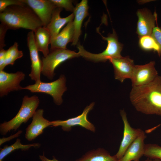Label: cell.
I'll use <instances>...</instances> for the list:
<instances>
[{"mask_svg":"<svg viewBox=\"0 0 161 161\" xmlns=\"http://www.w3.org/2000/svg\"><path fill=\"white\" fill-rule=\"evenodd\" d=\"M130 98L138 111L161 116V77L158 75L146 85L133 87Z\"/></svg>","mask_w":161,"mask_h":161,"instance_id":"obj_1","label":"cell"},{"mask_svg":"<svg viewBox=\"0 0 161 161\" xmlns=\"http://www.w3.org/2000/svg\"><path fill=\"white\" fill-rule=\"evenodd\" d=\"M1 23L8 29L22 28L34 31L43 26V23L32 9L27 4L12 5L0 13Z\"/></svg>","mask_w":161,"mask_h":161,"instance_id":"obj_2","label":"cell"},{"mask_svg":"<svg viewBox=\"0 0 161 161\" xmlns=\"http://www.w3.org/2000/svg\"><path fill=\"white\" fill-rule=\"evenodd\" d=\"M39 103L40 100L37 96L30 97L25 96L23 98L21 107L15 117L8 121L1 124V134L4 135L11 130L15 131L22 123L27 122L33 117Z\"/></svg>","mask_w":161,"mask_h":161,"instance_id":"obj_3","label":"cell"},{"mask_svg":"<svg viewBox=\"0 0 161 161\" xmlns=\"http://www.w3.org/2000/svg\"><path fill=\"white\" fill-rule=\"evenodd\" d=\"M100 34L103 39L107 41V46L105 50L98 54L91 53L86 50L79 43L77 44V48L80 56L94 62H105L112 59L122 57L120 54L123 45L118 41L115 30H113V33L109 34L107 37H104Z\"/></svg>","mask_w":161,"mask_h":161,"instance_id":"obj_4","label":"cell"},{"mask_svg":"<svg viewBox=\"0 0 161 161\" xmlns=\"http://www.w3.org/2000/svg\"><path fill=\"white\" fill-rule=\"evenodd\" d=\"M79 56L78 52L67 49L50 51L47 56L42 58L41 73L48 79H52L55 75V70L58 66L68 60Z\"/></svg>","mask_w":161,"mask_h":161,"instance_id":"obj_5","label":"cell"},{"mask_svg":"<svg viewBox=\"0 0 161 161\" xmlns=\"http://www.w3.org/2000/svg\"><path fill=\"white\" fill-rule=\"evenodd\" d=\"M65 76L61 75L57 80L50 82H43L29 85L22 88V89L29 90L32 93H43L48 94L52 96L54 102L58 105H61L62 102V96L66 90Z\"/></svg>","mask_w":161,"mask_h":161,"instance_id":"obj_6","label":"cell"},{"mask_svg":"<svg viewBox=\"0 0 161 161\" xmlns=\"http://www.w3.org/2000/svg\"><path fill=\"white\" fill-rule=\"evenodd\" d=\"M93 102L87 106L80 115L75 117L69 118L65 120H56L52 121L51 127L61 126L64 131H69L72 127L79 126L93 132H95L96 128L94 125L88 120L87 115L94 106Z\"/></svg>","mask_w":161,"mask_h":161,"instance_id":"obj_7","label":"cell"},{"mask_svg":"<svg viewBox=\"0 0 161 161\" xmlns=\"http://www.w3.org/2000/svg\"><path fill=\"white\" fill-rule=\"evenodd\" d=\"M155 64L154 61H151L145 65H134L131 78L133 87L146 85L156 78L158 75Z\"/></svg>","mask_w":161,"mask_h":161,"instance_id":"obj_8","label":"cell"},{"mask_svg":"<svg viewBox=\"0 0 161 161\" xmlns=\"http://www.w3.org/2000/svg\"><path fill=\"white\" fill-rule=\"evenodd\" d=\"M120 113L124 127L123 138L118 151L115 155L118 160L123 157L129 146L143 131L140 129L134 128L130 126L124 109L121 110Z\"/></svg>","mask_w":161,"mask_h":161,"instance_id":"obj_9","label":"cell"},{"mask_svg":"<svg viewBox=\"0 0 161 161\" xmlns=\"http://www.w3.org/2000/svg\"><path fill=\"white\" fill-rule=\"evenodd\" d=\"M25 74L22 72L9 73L0 71V96L7 95L10 92L22 90L20 82L24 80Z\"/></svg>","mask_w":161,"mask_h":161,"instance_id":"obj_10","label":"cell"},{"mask_svg":"<svg viewBox=\"0 0 161 161\" xmlns=\"http://www.w3.org/2000/svg\"><path fill=\"white\" fill-rule=\"evenodd\" d=\"M30 7L46 27L49 23L54 10L57 7L51 0H21Z\"/></svg>","mask_w":161,"mask_h":161,"instance_id":"obj_11","label":"cell"},{"mask_svg":"<svg viewBox=\"0 0 161 161\" xmlns=\"http://www.w3.org/2000/svg\"><path fill=\"white\" fill-rule=\"evenodd\" d=\"M27 40L31 62V71L29 76L32 80L35 81V83H38L41 81L40 76L42 64L35 44L33 31H31L28 33Z\"/></svg>","mask_w":161,"mask_h":161,"instance_id":"obj_12","label":"cell"},{"mask_svg":"<svg viewBox=\"0 0 161 161\" xmlns=\"http://www.w3.org/2000/svg\"><path fill=\"white\" fill-rule=\"evenodd\" d=\"M44 112L42 109L37 110L32 117L31 123L26 129L25 137L28 141L34 140L42 134L46 128L50 126H51L52 121L43 117Z\"/></svg>","mask_w":161,"mask_h":161,"instance_id":"obj_13","label":"cell"},{"mask_svg":"<svg viewBox=\"0 0 161 161\" xmlns=\"http://www.w3.org/2000/svg\"><path fill=\"white\" fill-rule=\"evenodd\" d=\"M109 61L113 66L116 79L122 83L126 79H131L135 65L133 60L128 56H122Z\"/></svg>","mask_w":161,"mask_h":161,"instance_id":"obj_14","label":"cell"},{"mask_svg":"<svg viewBox=\"0 0 161 161\" xmlns=\"http://www.w3.org/2000/svg\"><path fill=\"white\" fill-rule=\"evenodd\" d=\"M137 14L138 17L137 33L140 37L151 35L153 28L155 27L157 16L153 14L145 9L139 10Z\"/></svg>","mask_w":161,"mask_h":161,"instance_id":"obj_15","label":"cell"},{"mask_svg":"<svg viewBox=\"0 0 161 161\" xmlns=\"http://www.w3.org/2000/svg\"><path fill=\"white\" fill-rule=\"evenodd\" d=\"M89 6L88 1L82 0L77 4L73 12L74 17L73 21L74 35L72 45H77L81 33V28L84 19L88 16Z\"/></svg>","mask_w":161,"mask_h":161,"instance_id":"obj_16","label":"cell"},{"mask_svg":"<svg viewBox=\"0 0 161 161\" xmlns=\"http://www.w3.org/2000/svg\"><path fill=\"white\" fill-rule=\"evenodd\" d=\"M146 137L143 131L129 146L123 157L119 161H137L144 155V140Z\"/></svg>","mask_w":161,"mask_h":161,"instance_id":"obj_17","label":"cell"},{"mask_svg":"<svg viewBox=\"0 0 161 161\" xmlns=\"http://www.w3.org/2000/svg\"><path fill=\"white\" fill-rule=\"evenodd\" d=\"M73 20L66 26L51 40L50 51L56 49H66L67 44L72 42L74 35Z\"/></svg>","mask_w":161,"mask_h":161,"instance_id":"obj_18","label":"cell"},{"mask_svg":"<svg viewBox=\"0 0 161 161\" xmlns=\"http://www.w3.org/2000/svg\"><path fill=\"white\" fill-rule=\"evenodd\" d=\"M62 10V8L59 7H56L54 10L50 21L46 27L50 34L51 40L58 35L64 25L74 19L73 13L66 17L61 18L60 13Z\"/></svg>","mask_w":161,"mask_h":161,"instance_id":"obj_19","label":"cell"},{"mask_svg":"<svg viewBox=\"0 0 161 161\" xmlns=\"http://www.w3.org/2000/svg\"><path fill=\"white\" fill-rule=\"evenodd\" d=\"M34 37L35 44L38 51L41 52L44 57L49 53L48 46L50 44L51 37L46 27H40L34 31Z\"/></svg>","mask_w":161,"mask_h":161,"instance_id":"obj_20","label":"cell"},{"mask_svg":"<svg viewBox=\"0 0 161 161\" xmlns=\"http://www.w3.org/2000/svg\"><path fill=\"white\" fill-rule=\"evenodd\" d=\"M75 161H119L115 155L111 156L103 148L90 150Z\"/></svg>","mask_w":161,"mask_h":161,"instance_id":"obj_21","label":"cell"},{"mask_svg":"<svg viewBox=\"0 0 161 161\" xmlns=\"http://www.w3.org/2000/svg\"><path fill=\"white\" fill-rule=\"evenodd\" d=\"M40 144L39 143H34L26 145L22 144L21 140L18 138L16 141L13 144L10 145H7L0 148V161H3V159L7 155L15 150L21 149L22 151L27 150L31 147L39 148Z\"/></svg>","mask_w":161,"mask_h":161,"instance_id":"obj_22","label":"cell"},{"mask_svg":"<svg viewBox=\"0 0 161 161\" xmlns=\"http://www.w3.org/2000/svg\"><path fill=\"white\" fill-rule=\"evenodd\" d=\"M18 43L15 42L7 50L4 65V68L8 65H13L16 60L23 56V52L18 49Z\"/></svg>","mask_w":161,"mask_h":161,"instance_id":"obj_23","label":"cell"},{"mask_svg":"<svg viewBox=\"0 0 161 161\" xmlns=\"http://www.w3.org/2000/svg\"><path fill=\"white\" fill-rule=\"evenodd\" d=\"M139 44L141 49L146 51L153 50L157 52L160 56L159 47L154 39L151 35L140 37Z\"/></svg>","mask_w":161,"mask_h":161,"instance_id":"obj_24","label":"cell"},{"mask_svg":"<svg viewBox=\"0 0 161 161\" xmlns=\"http://www.w3.org/2000/svg\"><path fill=\"white\" fill-rule=\"evenodd\" d=\"M144 155L148 158L161 161V146L155 144H145Z\"/></svg>","mask_w":161,"mask_h":161,"instance_id":"obj_25","label":"cell"},{"mask_svg":"<svg viewBox=\"0 0 161 161\" xmlns=\"http://www.w3.org/2000/svg\"><path fill=\"white\" fill-rule=\"evenodd\" d=\"M57 7L64 8L67 11L73 12L75 7L73 1L70 0H51Z\"/></svg>","mask_w":161,"mask_h":161,"instance_id":"obj_26","label":"cell"},{"mask_svg":"<svg viewBox=\"0 0 161 161\" xmlns=\"http://www.w3.org/2000/svg\"><path fill=\"white\" fill-rule=\"evenodd\" d=\"M25 4L21 0H0V12H3L6 8L11 6Z\"/></svg>","mask_w":161,"mask_h":161,"instance_id":"obj_27","label":"cell"},{"mask_svg":"<svg viewBox=\"0 0 161 161\" xmlns=\"http://www.w3.org/2000/svg\"><path fill=\"white\" fill-rule=\"evenodd\" d=\"M151 36L158 46L161 55V28L157 26L155 27L153 30Z\"/></svg>","mask_w":161,"mask_h":161,"instance_id":"obj_28","label":"cell"},{"mask_svg":"<svg viewBox=\"0 0 161 161\" xmlns=\"http://www.w3.org/2000/svg\"><path fill=\"white\" fill-rule=\"evenodd\" d=\"M8 29L3 24L0 25V49H3L6 45L5 44L4 38L6 32Z\"/></svg>","mask_w":161,"mask_h":161,"instance_id":"obj_29","label":"cell"},{"mask_svg":"<svg viewBox=\"0 0 161 161\" xmlns=\"http://www.w3.org/2000/svg\"><path fill=\"white\" fill-rule=\"evenodd\" d=\"M7 50L4 48L0 49V71L3 70Z\"/></svg>","mask_w":161,"mask_h":161,"instance_id":"obj_30","label":"cell"},{"mask_svg":"<svg viewBox=\"0 0 161 161\" xmlns=\"http://www.w3.org/2000/svg\"><path fill=\"white\" fill-rule=\"evenodd\" d=\"M22 131L20 130L16 134H14V135H11L9 137L7 138L3 137L1 138H0V145H1L3 143H4L5 142L10 141V140H11L13 138L18 137L19 136V135L22 133Z\"/></svg>","mask_w":161,"mask_h":161,"instance_id":"obj_31","label":"cell"},{"mask_svg":"<svg viewBox=\"0 0 161 161\" xmlns=\"http://www.w3.org/2000/svg\"><path fill=\"white\" fill-rule=\"evenodd\" d=\"M39 157L41 161H59L54 156L52 160L48 159L45 156L44 153L43 155H39Z\"/></svg>","mask_w":161,"mask_h":161,"instance_id":"obj_32","label":"cell"},{"mask_svg":"<svg viewBox=\"0 0 161 161\" xmlns=\"http://www.w3.org/2000/svg\"><path fill=\"white\" fill-rule=\"evenodd\" d=\"M140 161L139 160H138V161ZM154 161V160L153 159H150V158H148L147 159L144 160H143V161Z\"/></svg>","mask_w":161,"mask_h":161,"instance_id":"obj_33","label":"cell"},{"mask_svg":"<svg viewBox=\"0 0 161 161\" xmlns=\"http://www.w3.org/2000/svg\"><path fill=\"white\" fill-rule=\"evenodd\" d=\"M154 161H161L160 160L157 159H154Z\"/></svg>","mask_w":161,"mask_h":161,"instance_id":"obj_34","label":"cell"},{"mask_svg":"<svg viewBox=\"0 0 161 161\" xmlns=\"http://www.w3.org/2000/svg\"></svg>","mask_w":161,"mask_h":161,"instance_id":"obj_35","label":"cell"}]
</instances>
